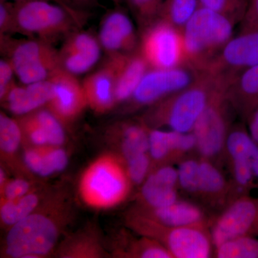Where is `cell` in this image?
Segmentation results:
<instances>
[{
    "label": "cell",
    "mask_w": 258,
    "mask_h": 258,
    "mask_svg": "<svg viewBox=\"0 0 258 258\" xmlns=\"http://www.w3.org/2000/svg\"><path fill=\"white\" fill-rule=\"evenodd\" d=\"M227 88L225 83L206 71H200L190 86L155 103L151 118L180 133L192 132L194 127L212 98Z\"/></svg>",
    "instance_id": "obj_1"
},
{
    "label": "cell",
    "mask_w": 258,
    "mask_h": 258,
    "mask_svg": "<svg viewBox=\"0 0 258 258\" xmlns=\"http://www.w3.org/2000/svg\"><path fill=\"white\" fill-rule=\"evenodd\" d=\"M17 33L55 44L82 28L86 12L53 2L15 3Z\"/></svg>",
    "instance_id": "obj_2"
},
{
    "label": "cell",
    "mask_w": 258,
    "mask_h": 258,
    "mask_svg": "<svg viewBox=\"0 0 258 258\" xmlns=\"http://www.w3.org/2000/svg\"><path fill=\"white\" fill-rule=\"evenodd\" d=\"M237 23L206 8H200L182 30L185 66L204 71L234 36Z\"/></svg>",
    "instance_id": "obj_3"
},
{
    "label": "cell",
    "mask_w": 258,
    "mask_h": 258,
    "mask_svg": "<svg viewBox=\"0 0 258 258\" xmlns=\"http://www.w3.org/2000/svg\"><path fill=\"white\" fill-rule=\"evenodd\" d=\"M0 47L5 58L14 69L22 84L49 79L61 68L59 52L54 44L33 38L15 39L12 35H0Z\"/></svg>",
    "instance_id": "obj_4"
},
{
    "label": "cell",
    "mask_w": 258,
    "mask_h": 258,
    "mask_svg": "<svg viewBox=\"0 0 258 258\" xmlns=\"http://www.w3.org/2000/svg\"><path fill=\"white\" fill-rule=\"evenodd\" d=\"M138 50L150 69L185 66L182 31L159 18L141 30Z\"/></svg>",
    "instance_id": "obj_5"
},
{
    "label": "cell",
    "mask_w": 258,
    "mask_h": 258,
    "mask_svg": "<svg viewBox=\"0 0 258 258\" xmlns=\"http://www.w3.org/2000/svg\"><path fill=\"white\" fill-rule=\"evenodd\" d=\"M57 238V228L52 220L31 214L10 229L7 237V253L15 258L45 255L53 248Z\"/></svg>",
    "instance_id": "obj_6"
},
{
    "label": "cell",
    "mask_w": 258,
    "mask_h": 258,
    "mask_svg": "<svg viewBox=\"0 0 258 258\" xmlns=\"http://www.w3.org/2000/svg\"><path fill=\"white\" fill-rule=\"evenodd\" d=\"M227 88L214 96L199 118L192 131L200 155L210 160L225 149L229 132L231 106L226 95Z\"/></svg>",
    "instance_id": "obj_7"
},
{
    "label": "cell",
    "mask_w": 258,
    "mask_h": 258,
    "mask_svg": "<svg viewBox=\"0 0 258 258\" xmlns=\"http://www.w3.org/2000/svg\"><path fill=\"white\" fill-rule=\"evenodd\" d=\"M225 149L239 197L258 186V145L242 125L230 129Z\"/></svg>",
    "instance_id": "obj_8"
},
{
    "label": "cell",
    "mask_w": 258,
    "mask_h": 258,
    "mask_svg": "<svg viewBox=\"0 0 258 258\" xmlns=\"http://www.w3.org/2000/svg\"><path fill=\"white\" fill-rule=\"evenodd\" d=\"M257 64L258 30H240L202 71H207L227 86L237 75Z\"/></svg>",
    "instance_id": "obj_9"
},
{
    "label": "cell",
    "mask_w": 258,
    "mask_h": 258,
    "mask_svg": "<svg viewBox=\"0 0 258 258\" xmlns=\"http://www.w3.org/2000/svg\"><path fill=\"white\" fill-rule=\"evenodd\" d=\"M81 188L83 198L90 205L108 207L125 196L127 181L118 164L109 159H101L86 171Z\"/></svg>",
    "instance_id": "obj_10"
},
{
    "label": "cell",
    "mask_w": 258,
    "mask_h": 258,
    "mask_svg": "<svg viewBox=\"0 0 258 258\" xmlns=\"http://www.w3.org/2000/svg\"><path fill=\"white\" fill-rule=\"evenodd\" d=\"M200 72L188 66L169 69H150L130 100L137 106L155 104L187 88L196 80Z\"/></svg>",
    "instance_id": "obj_11"
},
{
    "label": "cell",
    "mask_w": 258,
    "mask_h": 258,
    "mask_svg": "<svg viewBox=\"0 0 258 258\" xmlns=\"http://www.w3.org/2000/svg\"><path fill=\"white\" fill-rule=\"evenodd\" d=\"M211 235L215 247L227 241L258 236V198L248 195L236 199L217 218Z\"/></svg>",
    "instance_id": "obj_12"
},
{
    "label": "cell",
    "mask_w": 258,
    "mask_h": 258,
    "mask_svg": "<svg viewBox=\"0 0 258 258\" xmlns=\"http://www.w3.org/2000/svg\"><path fill=\"white\" fill-rule=\"evenodd\" d=\"M97 36L108 57L139 49V36L133 20L120 8L110 10L104 15Z\"/></svg>",
    "instance_id": "obj_13"
},
{
    "label": "cell",
    "mask_w": 258,
    "mask_h": 258,
    "mask_svg": "<svg viewBox=\"0 0 258 258\" xmlns=\"http://www.w3.org/2000/svg\"><path fill=\"white\" fill-rule=\"evenodd\" d=\"M102 51L98 36L80 29L66 37L58 50L61 69L76 76L86 74L98 63Z\"/></svg>",
    "instance_id": "obj_14"
},
{
    "label": "cell",
    "mask_w": 258,
    "mask_h": 258,
    "mask_svg": "<svg viewBox=\"0 0 258 258\" xmlns=\"http://www.w3.org/2000/svg\"><path fill=\"white\" fill-rule=\"evenodd\" d=\"M160 226L163 232L161 237L166 248L173 257H211L214 244L211 235L205 232L204 226L181 227Z\"/></svg>",
    "instance_id": "obj_15"
},
{
    "label": "cell",
    "mask_w": 258,
    "mask_h": 258,
    "mask_svg": "<svg viewBox=\"0 0 258 258\" xmlns=\"http://www.w3.org/2000/svg\"><path fill=\"white\" fill-rule=\"evenodd\" d=\"M54 84V97L50 110L61 120L74 119L87 104L82 86L77 76L60 69L50 78Z\"/></svg>",
    "instance_id": "obj_16"
},
{
    "label": "cell",
    "mask_w": 258,
    "mask_h": 258,
    "mask_svg": "<svg viewBox=\"0 0 258 258\" xmlns=\"http://www.w3.org/2000/svg\"><path fill=\"white\" fill-rule=\"evenodd\" d=\"M106 62L114 75L116 103L130 100L144 75L150 69L149 64L139 50L109 56Z\"/></svg>",
    "instance_id": "obj_17"
},
{
    "label": "cell",
    "mask_w": 258,
    "mask_h": 258,
    "mask_svg": "<svg viewBox=\"0 0 258 258\" xmlns=\"http://www.w3.org/2000/svg\"><path fill=\"white\" fill-rule=\"evenodd\" d=\"M54 93V84L50 79L22 86L16 83L1 101L13 114L23 116L49 104Z\"/></svg>",
    "instance_id": "obj_18"
},
{
    "label": "cell",
    "mask_w": 258,
    "mask_h": 258,
    "mask_svg": "<svg viewBox=\"0 0 258 258\" xmlns=\"http://www.w3.org/2000/svg\"><path fill=\"white\" fill-rule=\"evenodd\" d=\"M226 95L232 109L246 120L258 107V64L231 80Z\"/></svg>",
    "instance_id": "obj_19"
},
{
    "label": "cell",
    "mask_w": 258,
    "mask_h": 258,
    "mask_svg": "<svg viewBox=\"0 0 258 258\" xmlns=\"http://www.w3.org/2000/svg\"><path fill=\"white\" fill-rule=\"evenodd\" d=\"M177 186V169L171 166H164L144 181L142 197L153 209L165 208L179 200Z\"/></svg>",
    "instance_id": "obj_20"
},
{
    "label": "cell",
    "mask_w": 258,
    "mask_h": 258,
    "mask_svg": "<svg viewBox=\"0 0 258 258\" xmlns=\"http://www.w3.org/2000/svg\"><path fill=\"white\" fill-rule=\"evenodd\" d=\"M197 142L192 132L180 133L175 131L152 129L149 132V152L154 160L183 157L196 149Z\"/></svg>",
    "instance_id": "obj_21"
},
{
    "label": "cell",
    "mask_w": 258,
    "mask_h": 258,
    "mask_svg": "<svg viewBox=\"0 0 258 258\" xmlns=\"http://www.w3.org/2000/svg\"><path fill=\"white\" fill-rule=\"evenodd\" d=\"M82 86L87 104L95 111H108L116 103L114 75L108 62L83 80Z\"/></svg>",
    "instance_id": "obj_22"
},
{
    "label": "cell",
    "mask_w": 258,
    "mask_h": 258,
    "mask_svg": "<svg viewBox=\"0 0 258 258\" xmlns=\"http://www.w3.org/2000/svg\"><path fill=\"white\" fill-rule=\"evenodd\" d=\"M157 223L168 227L205 225V214L197 205L178 200L165 208L154 209Z\"/></svg>",
    "instance_id": "obj_23"
},
{
    "label": "cell",
    "mask_w": 258,
    "mask_h": 258,
    "mask_svg": "<svg viewBox=\"0 0 258 258\" xmlns=\"http://www.w3.org/2000/svg\"><path fill=\"white\" fill-rule=\"evenodd\" d=\"M225 176L209 159L200 160L198 195L210 202L221 201L227 194Z\"/></svg>",
    "instance_id": "obj_24"
},
{
    "label": "cell",
    "mask_w": 258,
    "mask_h": 258,
    "mask_svg": "<svg viewBox=\"0 0 258 258\" xmlns=\"http://www.w3.org/2000/svg\"><path fill=\"white\" fill-rule=\"evenodd\" d=\"M24 159L30 170L42 176L62 171L68 164L67 154L61 149H51L45 153L37 150L27 151Z\"/></svg>",
    "instance_id": "obj_25"
},
{
    "label": "cell",
    "mask_w": 258,
    "mask_h": 258,
    "mask_svg": "<svg viewBox=\"0 0 258 258\" xmlns=\"http://www.w3.org/2000/svg\"><path fill=\"white\" fill-rule=\"evenodd\" d=\"M200 8L199 0H164L159 18L182 31Z\"/></svg>",
    "instance_id": "obj_26"
},
{
    "label": "cell",
    "mask_w": 258,
    "mask_h": 258,
    "mask_svg": "<svg viewBox=\"0 0 258 258\" xmlns=\"http://www.w3.org/2000/svg\"><path fill=\"white\" fill-rule=\"evenodd\" d=\"M122 152L125 160L149 152V132L137 123H125L119 128Z\"/></svg>",
    "instance_id": "obj_27"
},
{
    "label": "cell",
    "mask_w": 258,
    "mask_h": 258,
    "mask_svg": "<svg viewBox=\"0 0 258 258\" xmlns=\"http://www.w3.org/2000/svg\"><path fill=\"white\" fill-rule=\"evenodd\" d=\"M215 248L219 258H258V238L252 236L237 237Z\"/></svg>",
    "instance_id": "obj_28"
},
{
    "label": "cell",
    "mask_w": 258,
    "mask_h": 258,
    "mask_svg": "<svg viewBox=\"0 0 258 258\" xmlns=\"http://www.w3.org/2000/svg\"><path fill=\"white\" fill-rule=\"evenodd\" d=\"M38 204V198L34 194H27L16 200H7L0 211L5 225L13 226L31 215Z\"/></svg>",
    "instance_id": "obj_29"
},
{
    "label": "cell",
    "mask_w": 258,
    "mask_h": 258,
    "mask_svg": "<svg viewBox=\"0 0 258 258\" xmlns=\"http://www.w3.org/2000/svg\"><path fill=\"white\" fill-rule=\"evenodd\" d=\"M31 114L46 136L49 145L60 146L64 143L66 133L62 121L50 109H38Z\"/></svg>",
    "instance_id": "obj_30"
},
{
    "label": "cell",
    "mask_w": 258,
    "mask_h": 258,
    "mask_svg": "<svg viewBox=\"0 0 258 258\" xmlns=\"http://www.w3.org/2000/svg\"><path fill=\"white\" fill-rule=\"evenodd\" d=\"M23 133L18 121L4 113L0 114V147L7 154L16 152L21 142Z\"/></svg>",
    "instance_id": "obj_31"
},
{
    "label": "cell",
    "mask_w": 258,
    "mask_h": 258,
    "mask_svg": "<svg viewBox=\"0 0 258 258\" xmlns=\"http://www.w3.org/2000/svg\"><path fill=\"white\" fill-rule=\"evenodd\" d=\"M200 8L212 10L241 23L248 8L249 0H199Z\"/></svg>",
    "instance_id": "obj_32"
},
{
    "label": "cell",
    "mask_w": 258,
    "mask_h": 258,
    "mask_svg": "<svg viewBox=\"0 0 258 258\" xmlns=\"http://www.w3.org/2000/svg\"><path fill=\"white\" fill-rule=\"evenodd\" d=\"M164 1V0H125L133 13L141 30L159 18Z\"/></svg>",
    "instance_id": "obj_33"
},
{
    "label": "cell",
    "mask_w": 258,
    "mask_h": 258,
    "mask_svg": "<svg viewBox=\"0 0 258 258\" xmlns=\"http://www.w3.org/2000/svg\"><path fill=\"white\" fill-rule=\"evenodd\" d=\"M200 160L186 159L181 161L177 169L179 186L186 192L198 195Z\"/></svg>",
    "instance_id": "obj_34"
},
{
    "label": "cell",
    "mask_w": 258,
    "mask_h": 258,
    "mask_svg": "<svg viewBox=\"0 0 258 258\" xmlns=\"http://www.w3.org/2000/svg\"><path fill=\"white\" fill-rule=\"evenodd\" d=\"M17 34L15 3L0 0V35Z\"/></svg>",
    "instance_id": "obj_35"
},
{
    "label": "cell",
    "mask_w": 258,
    "mask_h": 258,
    "mask_svg": "<svg viewBox=\"0 0 258 258\" xmlns=\"http://www.w3.org/2000/svg\"><path fill=\"white\" fill-rule=\"evenodd\" d=\"M126 161L128 174L131 180L137 184L143 182L150 164L147 153L131 158Z\"/></svg>",
    "instance_id": "obj_36"
},
{
    "label": "cell",
    "mask_w": 258,
    "mask_h": 258,
    "mask_svg": "<svg viewBox=\"0 0 258 258\" xmlns=\"http://www.w3.org/2000/svg\"><path fill=\"white\" fill-rule=\"evenodd\" d=\"M15 73L13 66L6 58L0 60V99H3L10 88L16 83Z\"/></svg>",
    "instance_id": "obj_37"
},
{
    "label": "cell",
    "mask_w": 258,
    "mask_h": 258,
    "mask_svg": "<svg viewBox=\"0 0 258 258\" xmlns=\"http://www.w3.org/2000/svg\"><path fill=\"white\" fill-rule=\"evenodd\" d=\"M30 188L28 181L23 179H15L5 186L4 195L7 200H16L28 194Z\"/></svg>",
    "instance_id": "obj_38"
},
{
    "label": "cell",
    "mask_w": 258,
    "mask_h": 258,
    "mask_svg": "<svg viewBox=\"0 0 258 258\" xmlns=\"http://www.w3.org/2000/svg\"><path fill=\"white\" fill-rule=\"evenodd\" d=\"M241 25V31L258 30V0H249L248 8Z\"/></svg>",
    "instance_id": "obj_39"
},
{
    "label": "cell",
    "mask_w": 258,
    "mask_h": 258,
    "mask_svg": "<svg viewBox=\"0 0 258 258\" xmlns=\"http://www.w3.org/2000/svg\"><path fill=\"white\" fill-rule=\"evenodd\" d=\"M140 257L143 258H171L172 255L165 247L162 246L152 245L148 246L142 250Z\"/></svg>",
    "instance_id": "obj_40"
},
{
    "label": "cell",
    "mask_w": 258,
    "mask_h": 258,
    "mask_svg": "<svg viewBox=\"0 0 258 258\" xmlns=\"http://www.w3.org/2000/svg\"><path fill=\"white\" fill-rule=\"evenodd\" d=\"M75 9L87 12L88 10L100 5V0H61Z\"/></svg>",
    "instance_id": "obj_41"
},
{
    "label": "cell",
    "mask_w": 258,
    "mask_h": 258,
    "mask_svg": "<svg viewBox=\"0 0 258 258\" xmlns=\"http://www.w3.org/2000/svg\"><path fill=\"white\" fill-rule=\"evenodd\" d=\"M246 120L249 134L258 145V107L249 115Z\"/></svg>",
    "instance_id": "obj_42"
},
{
    "label": "cell",
    "mask_w": 258,
    "mask_h": 258,
    "mask_svg": "<svg viewBox=\"0 0 258 258\" xmlns=\"http://www.w3.org/2000/svg\"><path fill=\"white\" fill-rule=\"evenodd\" d=\"M4 1H11L15 3H26V2L35 1V0H4ZM44 1L53 2V3H59V4L68 5L64 3L63 2L61 1V0H44Z\"/></svg>",
    "instance_id": "obj_43"
},
{
    "label": "cell",
    "mask_w": 258,
    "mask_h": 258,
    "mask_svg": "<svg viewBox=\"0 0 258 258\" xmlns=\"http://www.w3.org/2000/svg\"><path fill=\"white\" fill-rule=\"evenodd\" d=\"M113 1H114L115 3H117V4H118L120 2L125 1V0H113Z\"/></svg>",
    "instance_id": "obj_44"
}]
</instances>
